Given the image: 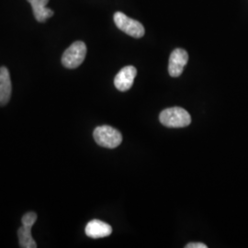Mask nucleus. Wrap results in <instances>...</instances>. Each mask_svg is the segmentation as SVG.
I'll list each match as a JSON object with an SVG mask.
<instances>
[{"instance_id":"0eeeda50","label":"nucleus","mask_w":248,"mask_h":248,"mask_svg":"<svg viewBox=\"0 0 248 248\" xmlns=\"http://www.w3.org/2000/svg\"><path fill=\"white\" fill-rule=\"evenodd\" d=\"M136 75H137V70L133 65H128L124 67L116 75L114 78L116 89L123 92L129 90L133 87Z\"/></svg>"},{"instance_id":"f257e3e1","label":"nucleus","mask_w":248,"mask_h":248,"mask_svg":"<svg viewBox=\"0 0 248 248\" xmlns=\"http://www.w3.org/2000/svg\"><path fill=\"white\" fill-rule=\"evenodd\" d=\"M160 123L169 128H183L191 123V117L186 109L173 107L164 109L159 115Z\"/></svg>"},{"instance_id":"6e6552de","label":"nucleus","mask_w":248,"mask_h":248,"mask_svg":"<svg viewBox=\"0 0 248 248\" xmlns=\"http://www.w3.org/2000/svg\"><path fill=\"white\" fill-rule=\"evenodd\" d=\"M86 234L90 238H103L111 234L112 228L109 224L99 220H92L86 226Z\"/></svg>"},{"instance_id":"423d86ee","label":"nucleus","mask_w":248,"mask_h":248,"mask_svg":"<svg viewBox=\"0 0 248 248\" xmlns=\"http://www.w3.org/2000/svg\"><path fill=\"white\" fill-rule=\"evenodd\" d=\"M188 61V54L185 50L177 48L175 49L169 57V73L172 78H178Z\"/></svg>"},{"instance_id":"9b49d317","label":"nucleus","mask_w":248,"mask_h":248,"mask_svg":"<svg viewBox=\"0 0 248 248\" xmlns=\"http://www.w3.org/2000/svg\"><path fill=\"white\" fill-rule=\"evenodd\" d=\"M186 248H208L206 245L202 243H189L186 246Z\"/></svg>"},{"instance_id":"9d476101","label":"nucleus","mask_w":248,"mask_h":248,"mask_svg":"<svg viewBox=\"0 0 248 248\" xmlns=\"http://www.w3.org/2000/svg\"><path fill=\"white\" fill-rule=\"evenodd\" d=\"M32 8L34 18L39 22H45L46 19L52 18L53 11L52 9L46 8L49 0H27Z\"/></svg>"},{"instance_id":"7ed1b4c3","label":"nucleus","mask_w":248,"mask_h":248,"mask_svg":"<svg viewBox=\"0 0 248 248\" xmlns=\"http://www.w3.org/2000/svg\"><path fill=\"white\" fill-rule=\"evenodd\" d=\"M87 55V46L83 42H76L67 48L62 56V65L68 69L78 68Z\"/></svg>"},{"instance_id":"1a4fd4ad","label":"nucleus","mask_w":248,"mask_h":248,"mask_svg":"<svg viewBox=\"0 0 248 248\" xmlns=\"http://www.w3.org/2000/svg\"><path fill=\"white\" fill-rule=\"evenodd\" d=\"M12 85L9 69L5 66L0 67V107L7 105L11 98Z\"/></svg>"},{"instance_id":"f03ea898","label":"nucleus","mask_w":248,"mask_h":248,"mask_svg":"<svg viewBox=\"0 0 248 248\" xmlns=\"http://www.w3.org/2000/svg\"><path fill=\"white\" fill-rule=\"evenodd\" d=\"M93 137L98 145L108 149H114L123 142L122 133L115 128L108 125L97 127L94 130Z\"/></svg>"},{"instance_id":"20e7f679","label":"nucleus","mask_w":248,"mask_h":248,"mask_svg":"<svg viewBox=\"0 0 248 248\" xmlns=\"http://www.w3.org/2000/svg\"><path fill=\"white\" fill-rule=\"evenodd\" d=\"M36 221L37 214L33 212H29L23 215L21 219L22 226L18 231V243L20 248H37V244L31 235V228Z\"/></svg>"},{"instance_id":"39448f33","label":"nucleus","mask_w":248,"mask_h":248,"mask_svg":"<svg viewBox=\"0 0 248 248\" xmlns=\"http://www.w3.org/2000/svg\"><path fill=\"white\" fill-rule=\"evenodd\" d=\"M114 22L122 31L133 38H142L144 35V27L142 23L129 18L123 12H116L114 14Z\"/></svg>"}]
</instances>
